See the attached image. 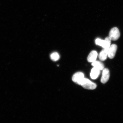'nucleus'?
Masks as SVG:
<instances>
[{
	"label": "nucleus",
	"instance_id": "11",
	"mask_svg": "<svg viewBox=\"0 0 123 123\" xmlns=\"http://www.w3.org/2000/svg\"><path fill=\"white\" fill-rule=\"evenodd\" d=\"M60 57L59 54L57 52H53L50 55L51 59L54 61H58Z\"/></svg>",
	"mask_w": 123,
	"mask_h": 123
},
{
	"label": "nucleus",
	"instance_id": "1",
	"mask_svg": "<svg viewBox=\"0 0 123 123\" xmlns=\"http://www.w3.org/2000/svg\"><path fill=\"white\" fill-rule=\"evenodd\" d=\"M80 85L85 89L89 90H94L96 88V84L87 78H84Z\"/></svg>",
	"mask_w": 123,
	"mask_h": 123
},
{
	"label": "nucleus",
	"instance_id": "8",
	"mask_svg": "<svg viewBox=\"0 0 123 123\" xmlns=\"http://www.w3.org/2000/svg\"><path fill=\"white\" fill-rule=\"evenodd\" d=\"M109 49L104 48L101 51L99 55V58L100 60L104 61L107 59Z\"/></svg>",
	"mask_w": 123,
	"mask_h": 123
},
{
	"label": "nucleus",
	"instance_id": "10",
	"mask_svg": "<svg viewBox=\"0 0 123 123\" xmlns=\"http://www.w3.org/2000/svg\"><path fill=\"white\" fill-rule=\"evenodd\" d=\"M92 65L94 67H96L100 70H102L104 69V64L100 61H95L92 62Z\"/></svg>",
	"mask_w": 123,
	"mask_h": 123
},
{
	"label": "nucleus",
	"instance_id": "9",
	"mask_svg": "<svg viewBox=\"0 0 123 123\" xmlns=\"http://www.w3.org/2000/svg\"><path fill=\"white\" fill-rule=\"evenodd\" d=\"M100 73V70L96 67H94L92 69L91 72L90 76L92 79H97L99 76Z\"/></svg>",
	"mask_w": 123,
	"mask_h": 123
},
{
	"label": "nucleus",
	"instance_id": "7",
	"mask_svg": "<svg viewBox=\"0 0 123 123\" xmlns=\"http://www.w3.org/2000/svg\"><path fill=\"white\" fill-rule=\"evenodd\" d=\"M98 55L97 52L96 51H92L87 57V61L89 62H92L96 61Z\"/></svg>",
	"mask_w": 123,
	"mask_h": 123
},
{
	"label": "nucleus",
	"instance_id": "2",
	"mask_svg": "<svg viewBox=\"0 0 123 123\" xmlns=\"http://www.w3.org/2000/svg\"><path fill=\"white\" fill-rule=\"evenodd\" d=\"M111 40L109 37H107L104 40L97 38L95 40V43L97 45L101 46L104 48L109 49L110 48Z\"/></svg>",
	"mask_w": 123,
	"mask_h": 123
},
{
	"label": "nucleus",
	"instance_id": "3",
	"mask_svg": "<svg viewBox=\"0 0 123 123\" xmlns=\"http://www.w3.org/2000/svg\"><path fill=\"white\" fill-rule=\"evenodd\" d=\"M120 36L119 31L117 28L113 27L110 30L109 37L111 40L115 41L119 39Z\"/></svg>",
	"mask_w": 123,
	"mask_h": 123
},
{
	"label": "nucleus",
	"instance_id": "6",
	"mask_svg": "<svg viewBox=\"0 0 123 123\" xmlns=\"http://www.w3.org/2000/svg\"><path fill=\"white\" fill-rule=\"evenodd\" d=\"M117 49V46L116 44H113L110 46L108 50V55L109 58L111 59L114 57Z\"/></svg>",
	"mask_w": 123,
	"mask_h": 123
},
{
	"label": "nucleus",
	"instance_id": "4",
	"mask_svg": "<svg viewBox=\"0 0 123 123\" xmlns=\"http://www.w3.org/2000/svg\"><path fill=\"white\" fill-rule=\"evenodd\" d=\"M84 78V74L82 72L75 73L72 77V79L74 82L80 85V83Z\"/></svg>",
	"mask_w": 123,
	"mask_h": 123
},
{
	"label": "nucleus",
	"instance_id": "5",
	"mask_svg": "<svg viewBox=\"0 0 123 123\" xmlns=\"http://www.w3.org/2000/svg\"><path fill=\"white\" fill-rule=\"evenodd\" d=\"M110 77V71L108 69L104 68L103 70L101 82L103 84H105L108 81Z\"/></svg>",
	"mask_w": 123,
	"mask_h": 123
}]
</instances>
